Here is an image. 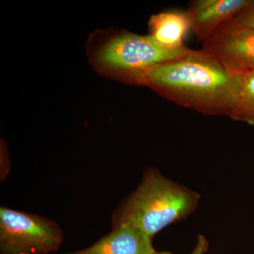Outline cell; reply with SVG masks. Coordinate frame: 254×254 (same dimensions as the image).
Masks as SVG:
<instances>
[{"instance_id":"6da1fadb","label":"cell","mask_w":254,"mask_h":254,"mask_svg":"<svg viewBox=\"0 0 254 254\" xmlns=\"http://www.w3.org/2000/svg\"><path fill=\"white\" fill-rule=\"evenodd\" d=\"M233 74L203 50L145 71V85L175 104L210 116L227 115Z\"/></svg>"},{"instance_id":"7a4b0ae2","label":"cell","mask_w":254,"mask_h":254,"mask_svg":"<svg viewBox=\"0 0 254 254\" xmlns=\"http://www.w3.org/2000/svg\"><path fill=\"white\" fill-rule=\"evenodd\" d=\"M200 195L149 168L134 191L117 207L112 227L129 224L150 238L171 224L181 221L195 211Z\"/></svg>"},{"instance_id":"3957f363","label":"cell","mask_w":254,"mask_h":254,"mask_svg":"<svg viewBox=\"0 0 254 254\" xmlns=\"http://www.w3.org/2000/svg\"><path fill=\"white\" fill-rule=\"evenodd\" d=\"M193 50L185 46L167 48L150 36L125 33L112 38L98 54L103 66L123 74L137 83L149 68L190 54Z\"/></svg>"},{"instance_id":"277c9868","label":"cell","mask_w":254,"mask_h":254,"mask_svg":"<svg viewBox=\"0 0 254 254\" xmlns=\"http://www.w3.org/2000/svg\"><path fill=\"white\" fill-rule=\"evenodd\" d=\"M57 222L45 217L1 206L0 254H48L63 242Z\"/></svg>"},{"instance_id":"5b68a950","label":"cell","mask_w":254,"mask_h":254,"mask_svg":"<svg viewBox=\"0 0 254 254\" xmlns=\"http://www.w3.org/2000/svg\"><path fill=\"white\" fill-rule=\"evenodd\" d=\"M201 50L211 55L232 74L254 71V31L233 19L224 23L202 43Z\"/></svg>"},{"instance_id":"8992f818","label":"cell","mask_w":254,"mask_h":254,"mask_svg":"<svg viewBox=\"0 0 254 254\" xmlns=\"http://www.w3.org/2000/svg\"><path fill=\"white\" fill-rule=\"evenodd\" d=\"M249 0H194L189 4L191 30L202 43L208 41L224 23L233 19Z\"/></svg>"},{"instance_id":"52a82bcc","label":"cell","mask_w":254,"mask_h":254,"mask_svg":"<svg viewBox=\"0 0 254 254\" xmlns=\"http://www.w3.org/2000/svg\"><path fill=\"white\" fill-rule=\"evenodd\" d=\"M152 240L140 229L121 224L91 247L64 254H156Z\"/></svg>"},{"instance_id":"ba28073f","label":"cell","mask_w":254,"mask_h":254,"mask_svg":"<svg viewBox=\"0 0 254 254\" xmlns=\"http://www.w3.org/2000/svg\"><path fill=\"white\" fill-rule=\"evenodd\" d=\"M150 36L167 48L185 46L184 38L191 24L187 11H168L153 15L149 20Z\"/></svg>"},{"instance_id":"9c48e42d","label":"cell","mask_w":254,"mask_h":254,"mask_svg":"<svg viewBox=\"0 0 254 254\" xmlns=\"http://www.w3.org/2000/svg\"><path fill=\"white\" fill-rule=\"evenodd\" d=\"M227 116L254 127V71L233 74Z\"/></svg>"},{"instance_id":"30bf717a","label":"cell","mask_w":254,"mask_h":254,"mask_svg":"<svg viewBox=\"0 0 254 254\" xmlns=\"http://www.w3.org/2000/svg\"><path fill=\"white\" fill-rule=\"evenodd\" d=\"M233 20L242 27L254 31V0H249L245 8Z\"/></svg>"},{"instance_id":"8fae6325","label":"cell","mask_w":254,"mask_h":254,"mask_svg":"<svg viewBox=\"0 0 254 254\" xmlns=\"http://www.w3.org/2000/svg\"><path fill=\"white\" fill-rule=\"evenodd\" d=\"M209 244L203 235H199L197 240V244L194 250L190 254H204L208 251ZM156 254H173L170 252H157Z\"/></svg>"}]
</instances>
